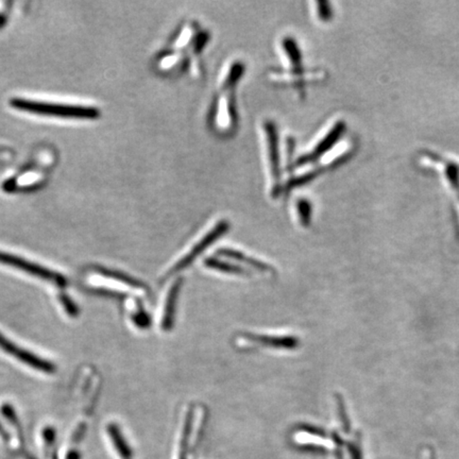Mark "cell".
Returning a JSON list of instances; mask_svg holds the SVG:
<instances>
[{"label": "cell", "instance_id": "6da1fadb", "mask_svg": "<svg viewBox=\"0 0 459 459\" xmlns=\"http://www.w3.org/2000/svg\"><path fill=\"white\" fill-rule=\"evenodd\" d=\"M11 107L27 113L40 116L60 117V118L93 119L99 116L98 110L84 105H58L41 103L28 99L14 98L10 101Z\"/></svg>", "mask_w": 459, "mask_h": 459}, {"label": "cell", "instance_id": "7a4b0ae2", "mask_svg": "<svg viewBox=\"0 0 459 459\" xmlns=\"http://www.w3.org/2000/svg\"><path fill=\"white\" fill-rule=\"evenodd\" d=\"M0 264L10 266V267L21 270V272L30 274V276L42 279V280L47 281V282L53 283L57 287H64L67 285V280L62 274H58L57 272H53V270L47 269V268L38 265V264L32 263V262L27 261V259L15 257L11 253L0 251Z\"/></svg>", "mask_w": 459, "mask_h": 459}, {"label": "cell", "instance_id": "3957f363", "mask_svg": "<svg viewBox=\"0 0 459 459\" xmlns=\"http://www.w3.org/2000/svg\"><path fill=\"white\" fill-rule=\"evenodd\" d=\"M228 222H225V220L218 222L214 228L211 229V231L207 232V233L205 234V236H203V237L201 238V239L199 240V242H197L192 249H190V252L186 253V254L184 255L180 261H177V263L175 264V266H173L172 269H170V272L166 274V278H167V277L172 276V274H177V272H181V270L185 269L186 267L192 265V262H194L195 259H196L197 257L203 252V251L207 250V247H209L210 244H213V242H215L216 240L218 239V237L224 235V234L228 231Z\"/></svg>", "mask_w": 459, "mask_h": 459}, {"label": "cell", "instance_id": "277c9868", "mask_svg": "<svg viewBox=\"0 0 459 459\" xmlns=\"http://www.w3.org/2000/svg\"><path fill=\"white\" fill-rule=\"evenodd\" d=\"M0 349L6 354L11 355L14 359H19L23 363L33 368V369L38 370V371L45 372V373H53L56 371L55 363L46 361V359H41L38 355L33 354L30 351L24 350L19 346H16L14 343L6 339V336L0 333Z\"/></svg>", "mask_w": 459, "mask_h": 459}, {"label": "cell", "instance_id": "5b68a950", "mask_svg": "<svg viewBox=\"0 0 459 459\" xmlns=\"http://www.w3.org/2000/svg\"><path fill=\"white\" fill-rule=\"evenodd\" d=\"M344 131V123L339 121L336 125L333 127V129L326 134L324 140H320L319 144L317 145L314 150H311L309 155H304L301 158L299 162H296V165H305V164L311 163L314 160L318 159L321 157L326 150L331 148L335 143L337 142L341 134Z\"/></svg>", "mask_w": 459, "mask_h": 459}, {"label": "cell", "instance_id": "8992f818", "mask_svg": "<svg viewBox=\"0 0 459 459\" xmlns=\"http://www.w3.org/2000/svg\"><path fill=\"white\" fill-rule=\"evenodd\" d=\"M244 343L259 344L270 348L287 349L296 348L299 341L292 336H267V335H244Z\"/></svg>", "mask_w": 459, "mask_h": 459}, {"label": "cell", "instance_id": "52a82bcc", "mask_svg": "<svg viewBox=\"0 0 459 459\" xmlns=\"http://www.w3.org/2000/svg\"><path fill=\"white\" fill-rule=\"evenodd\" d=\"M266 135H267L268 153H269L270 168H272V177H274V188L277 190L279 183V162L278 148H277V132L274 123H268L265 125Z\"/></svg>", "mask_w": 459, "mask_h": 459}, {"label": "cell", "instance_id": "ba28073f", "mask_svg": "<svg viewBox=\"0 0 459 459\" xmlns=\"http://www.w3.org/2000/svg\"><path fill=\"white\" fill-rule=\"evenodd\" d=\"M182 280H177L173 283L167 299H166L165 307H164L163 318H162V328L164 331H168L172 328L173 320H175V304H177V294L181 289Z\"/></svg>", "mask_w": 459, "mask_h": 459}, {"label": "cell", "instance_id": "9c48e42d", "mask_svg": "<svg viewBox=\"0 0 459 459\" xmlns=\"http://www.w3.org/2000/svg\"><path fill=\"white\" fill-rule=\"evenodd\" d=\"M108 433H109V436L111 437L112 441H113L114 448L116 449V451L118 452L119 455L125 459H129L131 458V449H130L127 441L123 438V434H121L120 432V428H119L115 423H110L109 426H108Z\"/></svg>", "mask_w": 459, "mask_h": 459}, {"label": "cell", "instance_id": "30bf717a", "mask_svg": "<svg viewBox=\"0 0 459 459\" xmlns=\"http://www.w3.org/2000/svg\"><path fill=\"white\" fill-rule=\"evenodd\" d=\"M220 255L222 257H228V259H234V261L242 262V263H247V265H250L251 267L257 268L259 272H272V268L269 266L265 265L262 262L257 261V259H251V257H246L242 253L237 252L235 250H229V249H224L220 251Z\"/></svg>", "mask_w": 459, "mask_h": 459}, {"label": "cell", "instance_id": "8fae6325", "mask_svg": "<svg viewBox=\"0 0 459 459\" xmlns=\"http://www.w3.org/2000/svg\"><path fill=\"white\" fill-rule=\"evenodd\" d=\"M192 411L190 409L187 411V415L184 421L183 430H182L181 439H180V453L179 459H186V453H187L188 440H190V433H192Z\"/></svg>", "mask_w": 459, "mask_h": 459}, {"label": "cell", "instance_id": "7c38bea8", "mask_svg": "<svg viewBox=\"0 0 459 459\" xmlns=\"http://www.w3.org/2000/svg\"><path fill=\"white\" fill-rule=\"evenodd\" d=\"M205 266L211 269L218 270V272H227V274H244V270L238 266L232 265L227 262L220 261L218 259H209L205 262Z\"/></svg>", "mask_w": 459, "mask_h": 459}, {"label": "cell", "instance_id": "4fadbf2b", "mask_svg": "<svg viewBox=\"0 0 459 459\" xmlns=\"http://www.w3.org/2000/svg\"><path fill=\"white\" fill-rule=\"evenodd\" d=\"M99 274H103V276L108 277V278L113 279V280L118 281V282L123 283V284L129 285L130 287H144V284H143V283L138 282V280L131 278V277L127 276V274H120V272H112V270L100 268V269H99Z\"/></svg>", "mask_w": 459, "mask_h": 459}, {"label": "cell", "instance_id": "5bb4252c", "mask_svg": "<svg viewBox=\"0 0 459 459\" xmlns=\"http://www.w3.org/2000/svg\"><path fill=\"white\" fill-rule=\"evenodd\" d=\"M133 322L135 324V326H138L140 329H147L150 326V317H149L148 314L146 311H136L133 315Z\"/></svg>", "mask_w": 459, "mask_h": 459}, {"label": "cell", "instance_id": "9a60e30c", "mask_svg": "<svg viewBox=\"0 0 459 459\" xmlns=\"http://www.w3.org/2000/svg\"><path fill=\"white\" fill-rule=\"evenodd\" d=\"M60 301L63 306H64L65 311H67L69 316H71V317H77L78 314H79V309L76 306L75 303L69 299V296H65V294H61Z\"/></svg>", "mask_w": 459, "mask_h": 459}, {"label": "cell", "instance_id": "2e32d148", "mask_svg": "<svg viewBox=\"0 0 459 459\" xmlns=\"http://www.w3.org/2000/svg\"><path fill=\"white\" fill-rule=\"evenodd\" d=\"M299 216H300L301 222L303 225L309 224V215H311V209L309 203L307 201H300L298 205Z\"/></svg>", "mask_w": 459, "mask_h": 459}, {"label": "cell", "instance_id": "e0dca14e", "mask_svg": "<svg viewBox=\"0 0 459 459\" xmlns=\"http://www.w3.org/2000/svg\"><path fill=\"white\" fill-rule=\"evenodd\" d=\"M319 4L321 6V8H320L321 14H320V16H321V19H326V17L330 16V10H329V8H326L328 4H326V2H321V4Z\"/></svg>", "mask_w": 459, "mask_h": 459}, {"label": "cell", "instance_id": "ac0fdd59", "mask_svg": "<svg viewBox=\"0 0 459 459\" xmlns=\"http://www.w3.org/2000/svg\"><path fill=\"white\" fill-rule=\"evenodd\" d=\"M0 435H1L2 437H4V438H6V432H4V428H2L1 424H0Z\"/></svg>", "mask_w": 459, "mask_h": 459}, {"label": "cell", "instance_id": "d6986e66", "mask_svg": "<svg viewBox=\"0 0 459 459\" xmlns=\"http://www.w3.org/2000/svg\"><path fill=\"white\" fill-rule=\"evenodd\" d=\"M428 459H436L435 458L434 453L432 451L430 452V455H428Z\"/></svg>", "mask_w": 459, "mask_h": 459}]
</instances>
